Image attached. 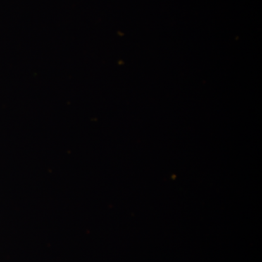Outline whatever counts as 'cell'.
I'll return each instance as SVG.
<instances>
[]
</instances>
